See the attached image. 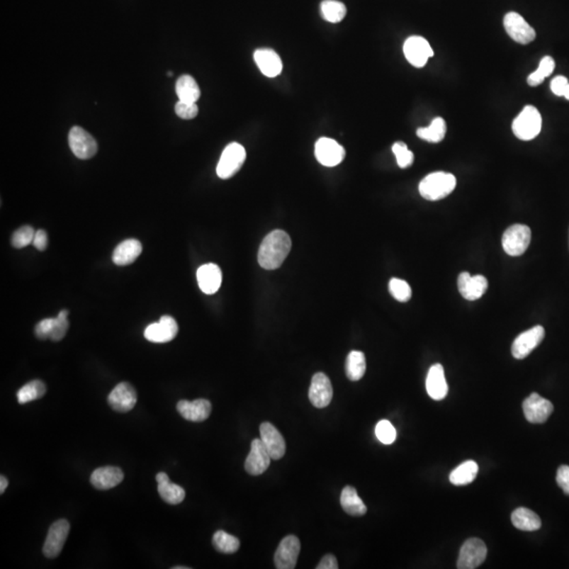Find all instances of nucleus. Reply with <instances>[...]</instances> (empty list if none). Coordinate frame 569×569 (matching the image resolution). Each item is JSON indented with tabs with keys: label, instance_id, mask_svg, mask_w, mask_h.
<instances>
[{
	"label": "nucleus",
	"instance_id": "obj_11",
	"mask_svg": "<svg viewBox=\"0 0 569 569\" xmlns=\"http://www.w3.org/2000/svg\"><path fill=\"white\" fill-rule=\"evenodd\" d=\"M300 553V542L298 536H287L281 541L276 553L274 564L278 569H293L298 563Z\"/></svg>",
	"mask_w": 569,
	"mask_h": 569
},
{
	"label": "nucleus",
	"instance_id": "obj_17",
	"mask_svg": "<svg viewBox=\"0 0 569 569\" xmlns=\"http://www.w3.org/2000/svg\"><path fill=\"white\" fill-rule=\"evenodd\" d=\"M108 403L118 412H129L137 403V393L129 383H120L108 397Z\"/></svg>",
	"mask_w": 569,
	"mask_h": 569
},
{
	"label": "nucleus",
	"instance_id": "obj_38",
	"mask_svg": "<svg viewBox=\"0 0 569 569\" xmlns=\"http://www.w3.org/2000/svg\"><path fill=\"white\" fill-rule=\"evenodd\" d=\"M389 292L395 300L402 303L408 302L411 298V295H412V291H411V288L408 283L397 278H391L390 282H389Z\"/></svg>",
	"mask_w": 569,
	"mask_h": 569
},
{
	"label": "nucleus",
	"instance_id": "obj_21",
	"mask_svg": "<svg viewBox=\"0 0 569 569\" xmlns=\"http://www.w3.org/2000/svg\"><path fill=\"white\" fill-rule=\"evenodd\" d=\"M123 473L118 467L106 466L95 469L91 475L90 482L99 490H109L120 485L123 480Z\"/></svg>",
	"mask_w": 569,
	"mask_h": 569
},
{
	"label": "nucleus",
	"instance_id": "obj_14",
	"mask_svg": "<svg viewBox=\"0 0 569 569\" xmlns=\"http://www.w3.org/2000/svg\"><path fill=\"white\" fill-rule=\"evenodd\" d=\"M315 153L319 163L325 167L337 166L345 159V149L332 138H320Z\"/></svg>",
	"mask_w": 569,
	"mask_h": 569
},
{
	"label": "nucleus",
	"instance_id": "obj_23",
	"mask_svg": "<svg viewBox=\"0 0 569 569\" xmlns=\"http://www.w3.org/2000/svg\"><path fill=\"white\" fill-rule=\"evenodd\" d=\"M198 286L205 294H214L222 285V270L215 264H205L201 266L196 272Z\"/></svg>",
	"mask_w": 569,
	"mask_h": 569
},
{
	"label": "nucleus",
	"instance_id": "obj_50",
	"mask_svg": "<svg viewBox=\"0 0 569 569\" xmlns=\"http://www.w3.org/2000/svg\"><path fill=\"white\" fill-rule=\"evenodd\" d=\"M563 97H565V98L569 101V84L568 86H566L565 91H564Z\"/></svg>",
	"mask_w": 569,
	"mask_h": 569
},
{
	"label": "nucleus",
	"instance_id": "obj_16",
	"mask_svg": "<svg viewBox=\"0 0 569 569\" xmlns=\"http://www.w3.org/2000/svg\"><path fill=\"white\" fill-rule=\"evenodd\" d=\"M309 400L317 408H325L332 401L333 388L328 376L323 372H317L313 376L309 388Z\"/></svg>",
	"mask_w": 569,
	"mask_h": 569
},
{
	"label": "nucleus",
	"instance_id": "obj_20",
	"mask_svg": "<svg viewBox=\"0 0 569 569\" xmlns=\"http://www.w3.org/2000/svg\"><path fill=\"white\" fill-rule=\"evenodd\" d=\"M458 288L465 300H479L488 290V281L483 276H471L468 272H462L458 276Z\"/></svg>",
	"mask_w": 569,
	"mask_h": 569
},
{
	"label": "nucleus",
	"instance_id": "obj_8",
	"mask_svg": "<svg viewBox=\"0 0 569 569\" xmlns=\"http://www.w3.org/2000/svg\"><path fill=\"white\" fill-rule=\"evenodd\" d=\"M69 531H70V523L68 521L62 519V520L53 523L50 527L47 539L43 544V555L50 559L57 558L64 548Z\"/></svg>",
	"mask_w": 569,
	"mask_h": 569
},
{
	"label": "nucleus",
	"instance_id": "obj_35",
	"mask_svg": "<svg viewBox=\"0 0 569 569\" xmlns=\"http://www.w3.org/2000/svg\"><path fill=\"white\" fill-rule=\"evenodd\" d=\"M45 393H47V386L45 383L41 382L40 380H34L19 389L17 393V400H18L19 404L23 405L29 402L41 399Z\"/></svg>",
	"mask_w": 569,
	"mask_h": 569
},
{
	"label": "nucleus",
	"instance_id": "obj_31",
	"mask_svg": "<svg viewBox=\"0 0 569 569\" xmlns=\"http://www.w3.org/2000/svg\"><path fill=\"white\" fill-rule=\"evenodd\" d=\"M479 473V466L475 461H466L458 465L449 475L450 482L456 486L473 483Z\"/></svg>",
	"mask_w": 569,
	"mask_h": 569
},
{
	"label": "nucleus",
	"instance_id": "obj_9",
	"mask_svg": "<svg viewBox=\"0 0 569 569\" xmlns=\"http://www.w3.org/2000/svg\"><path fill=\"white\" fill-rule=\"evenodd\" d=\"M504 28L512 40L521 45H529L536 38L534 28L516 12H509L504 17Z\"/></svg>",
	"mask_w": 569,
	"mask_h": 569
},
{
	"label": "nucleus",
	"instance_id": "obj_24",
	"mask_svg": "<svg viewBox=\"0 0 569 569\" xmlns=\"http://www.w3.org/2000/svg\"><path fill=\"white\" fill-rule=\"evenodd\" d=\"M179 415L190 422H203L210 417L212 406L208 400L198 399L196 401H179L176 406Z\"/></svg>",
	"mask_w": 569,
	"mask_h": 569
},
{
	"label": "nucleus",
	"instance_id": "obj_15",
	"mask_svg": "<svg viewBox=\"0 0 569 569\" xmlns=\"http://www.w3.org/2000/svg\"><path fill=\"white\" fill-rule=\"evenodd\" d=\"M525 417L532 424L544 423L551 417L553 405L551 401L541 397L538 393H531L523 403Z\"/></svg>",
	"mask_w": 569,
	"mask_h": 569
},
{
	"label": "nucleus",
	"instance_id": "obj_29",
	"mask_svg": "<svg viewBox=\"0 0 569 569\" xmlns=\"http://www.w3.org/2000/svg\"><path fill=\"white\" fill-rule=\"evenodd\" d=\"M177 96L184 103H196L200 99L201 89L191 75H183L175 84Z\"/></svg>",
	"mask_w": 569,
	"mask_h": 569
},
{
	"label": "nucleus",
	"instance_id": "obj_6",
	"mask_svg": "<svg viewBox=\"0 0 569 569\" xmlns=\"http://www.w3.org/2000/svg\"><path fill=\"white\" fill-rule=\"evenodd\" d=\"M488 557V547L480 539H468L463 544L458 555V569H475L479 568Z\"/></svg>",
	"mask_w": 569,
	"mask_h": 569
},
{
	"label": "nucleus",
	"instance_id": "obj_18",
	"mask_svg": "<svg viewBox=\"0 0 569 569\" xmlns=\"http://www.w3.org/2000/svg\"><path fill=\"white\" fill-rule=\"evenodd\" d=\"M179 332V325L172 317L164 315L159 323H153L145 330V337L152 343H168L175 339Z\"/></svg>",
	"mask_w": 569,
	"mask_h": 569
},
{
	"label": "nucleus",
	"instance_id": "obj_4",
	"mask_svg": "<svg viewBox=\"0 0 569 569\" xmlns=\"http://www.w3.org/2000/svg\"><path fill=\"white\" fill-rule=\"evenodd\" d=\"M246 161V150L242 145L232 142L222 151V157L218 162L216 173L222 179H228L235 176Z\"/></svg>",
	"mask_w": 569,
	"mask_h": 569
},
{
	"label": "nucleus",
	"instance_id": "obj_22",
	"mask_svg": "<svg viewBox=\"0 0 569 569\" xmlns=\"http://www.w3.org/2000/svg\"><path fill=\"white\" fill-rule=\"evenodd\" d=\"M255 64L265 77L274 79L282 73L283 62L278 54L271 49H259L254 52Z\"/></svg>",
	"mask_w": 569,
	"mask_h": 569
},
{
	"label": "nucleus",
	"instance_id": "obj_37",
	"mask_svg": "<svg viewBox=\"0 0 569 569\" xmlns=\"http://www.w3.org/2000/svg\"><path fill=\"white\" fill-rule=\"evenodd\" d=\"M555 67L556 62L553 58L551 57V56H545V57L541 60L539 68L536 69L534 73H531L529 79H527V82H529V86H538L539 84H542L546 77H551V75L553 74Z\"/></svg>",
	"mask_w": 569,
	"mask_h": 569
},
{
	"label": "nucleus",
	"instance_id": "obj_19",
	"mask_svg": "<svg viewBox=\"0 0 569 569\" xmlns=\"http://www.w3.org/2000/svg\"><path fill=\"white\" fill-rule=\"evenodd\" d=\"M261 440L267 448L272 460H280L286 453L284 436L269 422H264L259 427Z\"/></svg>",
	"mask_w": 569,
	"mask_h": 569
},
{
	"label": "nucleus",
	"instance_id": "obj_51",
	"mask_svg": "<svg viewBox=\"0 0 569 569\" xmlns=\"http://www.w3.org/2000/svg\"><path fill=\"white\" fill-rule=\"evenodd\" d=\"M190 568H184V566H175L173 569H189Z\"/></svg>",
	"mask_w": 569,
	"mask_h": 569
},
{
	"label": "nucleus",
	"instance_id": "obj_25",
	"mask_svg": "<svg viewBox=\"0 0 569 569\" xmlns=\"http://www.w3.org/2000/svg\"><path fill=\"white\" fill-rule=\"evenodd\" d=\"M426 389L429 397L436 401H441L446 398L448 385L442 365L434 364L430 367L426 378Z\"/></svg>",
	"mask_w": 569,
	"mask_h": 569
},
{
	"label": "nucleus",
	"instance_id": "obj_47",
	"mask_svg": "<svg viewBox=\"0 0 569 569\" xmlns=\"http://www.w3.org/2000/svg\"><path fill=\"white\" fill-rule=\"evenodd\" d=\"M34 247L38 250L45 251L47 247V235L45 230H38L35 232L33 241Z\"/></svg>",
	"mask_w": 569,
	"mask_h": 569
},
{
	"label": "nucleus",
	"instance_id": "obj_26",
	"mask_svg": "<svg viewBox=\"0 0 569 569\" xmlns=\"http://www.w3.org/2000/svg\"><path fill=\"white\" fill-rule=\"evenodd\" d=\"M142 243L140 241L134 239L125 240L114 249L112 259L118 266L130 265L142 254Z\"/></svg>",
	"mask_w": 569,
	"mask_h": 569
},
{
	"label": "nucleus",
	"instance_id": "obj_40",
	"mask_svg": "<svg viewBox=\"0 0 569 569\" xmlns=\"http://www.w3.org/2000/svg\"><path fill=\"white\" fill-rule=\"evenodd\" d=\"M376 438L385 445H390L397 439V430L387 419H382L376 426Z\"/></svg>",
	"mask_w": 569,
	"mask_h": 569
},
{
	"label": "nucleus",
	"instance_id": "obj_32",
	"mask_svg": "<svg viewBox=\"0 0 569 569\" xmlns=\"http://www.w3.org/2000/svg\"><path fill=\"white\" fill-rule=\"evenodd\" d=\"M366 372V358L362 351H351L346 360V374L350 381H360Z\"/></svg>",
	"mask_w": 569,
	"mask_h": 569
},
{
	"label": "nucleus",
	"instance_id": "obj_27",
	"mask_svg": "<svg viewBox=\"0 0 569 569\" xmlns=\"http://www.w3.org/2000/svg\"><path fill=\"white\" fill-rule=\"evenodd\" d=\"M157 484H159L157 490H159V495L167 504L179 505L185 500V489L176 485V484L171 483L167 473H157Z\"/></svg>",
	"mask_w": 569,
	"mask_h": 569
},
{
	"label": "nucleus",
	"instance_id": "obj_10",
	"mask_svg": "<svg viewBox=\"0 0 569 569\" xmlns=\"http://www.w3.org/2000/svg\"><path fill=\"white\" fill-rule=\"evenodd\" d=\"M404 54L409 64L415 68H423L428 60L434 56V50L429 43L422 36H410L403 47Z\"/></svg>",
	"mask_w": 569,
	"mask_h": 569
},
{
	"label": "nucleus",
	"instance_id": "obj_46",
	"mask_svg": "<svg viewBox=\"0 0 569 569\" xmlns=\"http://www.w3.org/2000/svg\"><path fill=\"white\" fill-rule=\"evenodd\" d=\"M568 84V79L565 77L560 75V77H555L551 81V91H553V94L558 95V96H563L564 91H565Z\"/></svg>",
	"mask_w": 569,
	"mask_h": 569
},
{
	"label": "nucleus",
	"instance_id": "obj_13",
	"mask_svg": "<svg viewBox=\"0 0 569 569\" xmlns=\"http://www.w3.org/2000/svg\"><path fill=\"white\" fill-rule=\"evenodd\" d=\"M271 456L261 439H254L244 462V469L251 475H263L270 466Z\"/></svg>",
	"mask_w": 569,
	"mask_h": 569
},
{
	"label": "nucleus",
	"instance_id": "obj_44",
	"mask_svg": "<svg viewBox=\"0 0 569 569\" xmlns=\"http://www.w3.org/2000/svg\"><path fill=\"white\" fill-rule=\"evenodd\" d=\"M55 324L56 317L55 319H43L35 327L36 337L40 339H50V335H51Z\"/></svg>",
	"mask_w": 569,
	"mask_h": 569
},
{
	"label": "nucleus",
	"instance_id": "obj_45",
	"mask_svg": "<svg viewBox=\"0 0 569 569\" xmlns=\"http://www.w3.org/2000/svg\"><path fill=\"white\" fill-rule=\"evenodd\" d=\"M557 483L565 495H569V466L562 465L557 473Z\"/></svg>",
	"mask_w": 569,
	"mask_h": 569
},
{
	"label": "nucleus",
	"instance_id": "obj_30",
	"mask_svg": "<svg viewBox=\"0 0 569 569\" xmlns=\"http://www.w3.org/2000/svg\"><path fill=\"white\" fill-rule=\"evenodd\" d=\"M512 522L514 527L524 531H534L542 526L540 517L529 508L524 507L518 508L512 512Z\"/></svg>",
	"mask_w": 569,
	"mask_h": 569
},
{
	"label": "nucleus",
	"instance_id": "obj_2",
	"mask_svg": "<svg viewBox=\"0 0 569 569\" xmlns=\"http://www.w3.org/2000/svg\"><path fill=\"white\" fill-rule=\"evenodd\" d=\"M456 187V179L453 174L447 172H434L428 174L419 183V194L425 200L440 201L449 196Z\"/></svg>",
	"mask_w": 569,
	"mask_h": 569
},
{
	"label": "nucleus",
	"instance_id": "obj_34",
	"mask_svg": "<svg viewBox=\"0 0 569 569\" xmlns=\"http://www.w3.org/2000/svg\"><path fill=\"white\" fill-rule=\"evenodd\" d=\"M212 542H213V546L216 551L226 553V555L237 553L241 546V542L237 536L227 534L224 530H218L213 534Z\"/></svg>",
	"mask_w": 569,
	"mask_h": 569
},
{
	"label": "nucleus",
	"instance_id": "obj_7",
	"mask_svg": "<svg viewBox=\"0 0 569 569\" xmlns=\"http://www.w3.org/2000/svg\"><path fill=\"white\" fill-rule=\"evenodd\" d=\"M69 145L75 157L79 159H90L98 150L96 140L81 127H73L69 133Z\"/></svg>",
	"mask_w": 569,
	"mask_h": 569
},
{
	"label": "nucleus",
	"instance_id": "obj_1",
	"mask_svg": "<svg viewBox=\"0 0 569 569\" xmlns=\"http://www.w3.org/2000/svg\"><path fill=\"white\" fill-rule=\"evenodd\" d=\"M291 239L283 230L270 232L259 247V264L266 270H276L282 266L291 250Z\"/></svg>",
	"mask_w": 569,
	"mask_h": 569
},
{
	"label": "nucleus",
	"instance_id": "obj_5",
	"mask_svg": "<svg viewBox=\"0 0 569 569\" xmlns=\"http://www.w3.org/2000/svg\"><path fill=\"white\" fill-rule=\"evenodd\" d=\"M531 241V231L526 225H512L504 232L502 246L510 257L524 254Z\"/></svg>",
	"mask_w": 569,
	"mask_h": 569
},
{
	"label": "nucleus",
	"instance_id": "obj_49",
	"mask_svg": "<svg viewBox=\"0 0 569 569\" xmlns=\"http://www.w3.org/2000/svg\"><path fill=\"white\" fill-rule=\"evenodd\" d=\"M9 481L4 475H1L0 477V493H4L6 491V488H8Z\"/></svg>",
	"mask_w": 569,
	"mask_h": 569
},
{
	"label": "nucleus",
	"instance_id": "obj_48",
	"mask_svg": "<svg viewBox=\"0 0 569 569\" xmlns=\"http://www.w3.org/2000/svg\"><path fill=\"white\" fill-rule=\"evenodd\" d=\"M339 564H337V558L333 555L324 556L323 559L320 562L317 569H337Z\"/></svg>",
	"mask_w": 569,
	"mask_h": 569
},
{
	"label": "nucleus",
	"instance_id": "obj_33",
	"mask_svg": "<svg viewBox=\"0 0 569 569\" xmlns=\"http://www.w3.org/2000/svg\"><path fill=\"white\" fill-rule=\"evenodd\" d=\"M447 125L445 120L442 118H436L432 120L430 125L426 128H419L417 131V135L422 140L426 142H442L446 135Z\"/></svg>",
	"mask_w": 569,
	"mask_h": 569
},
{
	"label": "nucleus",
	"instance_id": "obj_28",
	"mask_svg": "<svg viewBox=\"0 0 569 569\" xmlns=\"http://www.w3.org/2000/svg\"><path fill=\"white\" fill-rule=\"evenodd\" d=\"M341 505L343 509L350 516H364L367 512V507L356 492V488L352 486H346L342 490Z\"/></svg>",
	"mask_w": 569,
	"mask_h": 569
},
{
	"label": "nucleus",
	"instance_id": "obj_12",
	"mask_svg": "<svg viewBox=\"0 0 569 569\" xmlns=\"http://www.w3.org/2000/svg\"><path fill=\"white\" fill-rule=\"evenodd\" d=\"M544 337L545 330L542 326H534V328L521 333L512 343V356L517 360H523L540 345Z\"/></svg>",
	"mask_w": 569,
	"mask_h": 569
},
{
	"label": "nucleus",
	"instance_id": "obj_39",
	"mask_svg": "<svg viewBox=\"0 0 569 569\" xmlns=\"http://www.w3.org/2000/svg\"><path fill=\"white\" fill-rule=\"evenodd\" d=\"M36 231L31 226H23L17 229L12 235V246L14 248L21 249L33 244Z\"/></svg>",
	"mask_w": 569,
	"mask_h": 569
},
{
	"label": "nucleus",
	"instance_id": "obj_41",
	"mask_svg": "<svg viewBox=\"0 0 569 569\" xmlns=\"http://www.w3.org/2000/svg\"><path fill=\"white\" fill-rule=\"evenodd\" d=\"M393 152L397 157L400 168L406 169L410 167L415 161V155L409 150L405 142H398L393 146Z\"/></svg>",
	"mask_w": 569,
	"mask_h": 569
},
{
	"label": "nucleus",
	"instance_id": "obj_36",
	"mask_svg": "<svg viewBox=\"0 0 569 569\" xmlns=\"http://www.w3.org/2000/svg\"><path fill=\"white\" fill-rule=\"evenodd\" d=\"M347 9L337 0H324L321 4V14L328 23H337L345 18Z\"/></svg>",
	"mask_w": 569,
	"mask_h": 569
},
{
	"label": "nucleus",
	"instance_id": "obj_42",
	"mask_svg": "<svg viewBox=\"0 0 569 569\" xmlns=\"http://www.w3.org/2000/svg\"><path fill=\"white\" fill-rule=\"evenodd\" d=\"M68 315L69 311L66 310V309H64V310L58 313L57 317H56L55 327H54L53 331H52L51 335H50V339L54 342H58L64 339L69 329Z\"/></svg>",
	"mask_w": 569,
	"mask_h": 569
},
{
	"label": "nucleus",
	"instance_id": "obj_43",
	"mask_svg": "<svg viewBox=\"0 0 569 569\" xmlns=\"http://www.w3.org/2000/svg\"><path fill=\"white\" fill-rule=\"evenodd\" d=\"M175 113L183 120H192L198 114V107L196 103H184L179 101L175 105Z\"/></svg>",
	"mask_w": 569,
	"mask_h": 569
},
{
	"label": "nucleus",
	"instance_id": "obj_3",
	"mask_svg": "<svg viewBox=\"0 0 569 569\" xmlns=\"http://www.w3.org/2000/svg\"><path fill=\"white\" fill-rule=\"evenodd\" d=\"M542 116L534 106H526L512 123V131L521 140H531L540 134Z\"/></svg>",
	"mask_w": 569,
	"mask_h": 569
}]
</instances>
